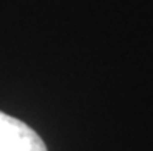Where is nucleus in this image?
<instances>
[{"instance_id": "1", "label": "nucleus", "mask_w": 153, "mask_h": 151, "mask_svg": "<svg viewBox=\"0 0 153 151\" xmlns=\"http://www.w3.org/2000/svg\"><path fill=\"white\" fill-rule=\"evenodd\" d=\"M0 151H47V147L25 122L0 111Z\"/></svg>"}]
</instances>
